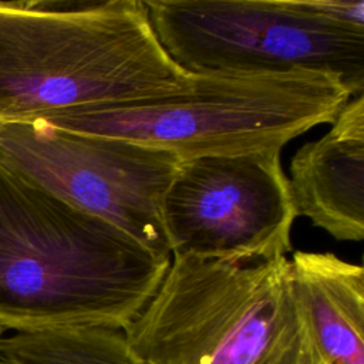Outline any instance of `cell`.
<instances>
[{
  "mask_svg": "<svg viewBox=\"0 0 364 364\" xmlns=\"http://www.w3.org/2000/svg\"><path fill=\"white\" fill-rule=\"evenodd\" d=\"M287 179L297 216L337 240H363L364 94L343 107L323 136L293 155Z\"/></svg>",
  "mask_w": 364,
  "mask_h": 364,
  "instance_id": "ba28073f",
  "label": "cell"
},
{
  "mask_svg": "<svg viewBox=\"0 0 364 364\" xmlns=\"http://www.w3.org/2000/svg\"><path fill=\"white\" fill-rule=\"evenodd\" d=\"M171 263L0 165V327L127 328Z\"/></svg>",
  "mask_w": 364,
  "mask_h": 364,
  "instance_id": "6da1fadb",
  "label": "cell"
},
{
  "mask_svg": "<svg viewBox=\"0 0 364 364\" xmlns=\"http://www.w3.org/2000/svg\"><path fill=\"white\" fill-rule=\"evenodd\" d=\"M1 337H3V328L0 327V338H1Z\"/></svg>",
  "mask_w": 364,
  "mask_h": 364,
  "instance_id": "8fae6325",
  "label": "cell"
},
{
  "mask_svg": "<svg viewBox=\"0 0 364 364\" xmlns=\"http://www.w3.org/2000/svg\"><path fill=\"white\" fill-rule=\"evenodd\" d=\"M179 162L164 149L41 121L0 124V165L164 256L161 208Z\"/></svg>",
  "mask_w": 364,
  "mask_h": 364,
  "instance_id": "8992f818",
  "label": "cell"
},
{
  "mask_svg": "<svg viewBox=\"0 0 364 364\" xmlns=\"http://www.w3.org/2000/svg\"><path fill=\"white\" fill-rule=\"evenodd\" d=\"M166 54L189 74L313 71L364 91V30L321 14L317 0H144Z\"/></svg>",
  "mask_w": 364,
  "mask_h": 364,
  "instance_id": "5b68a950",
  "label": "cell"
},
{
  "mask_svg": "<svg viewBox=\"0 0 364 364\" xmlns=\"http://www.w3.org/2000/svg\"><path fill=\"white\" fill-rule=\"evenodd\" d=\"M289 269L321 364H364V269L303 250L291 255Z\"/></svg>",
  "mask_w": 364,
  "mask_h": 364,
  "instance_id": "9c48e42d",
  "label": "cell"
},
{
  "mask_svg": "<svg viewBox=\"0 0 364 364\" xmlns=\"http://www.w3.org/2000/svg\"><path fill=\"white\" fill-rule=\"evenodd\" d=\"M144 0L0 1V124L191 87Z\"/></svg>",
  "mask_w": 364,
  "mask_h": 364,
  "instance_id": "7a4b0ae2",
  "label": "cell"
},
{
  "mask_svg": "<svg viewBox=\"0 0 364 364\" xmlns=\"http://www.w3.org/2000/svg\"><path fill=\"white\" fill-rule=\"evenodd\" d=\"M124 333L145 364H321L293 294L287 256H173Z\"/></svg>",
  "mask_w": 364,
  "mask_h": 364,
  "instance_id": "3957f363",
  "label": "cell"
},
{
  "mask_svg": "<svg viewBox=\"0 0 364 364\" xmlns=\"http://www.w3.org/2000/svg\"><path fill=\"white\" fill-rule=\"evenodd\" d=\"M0 364H145L124 330L54 327L0 338Z\"/></svg>",
  "mask_w": 364,
  "mask_h": 364,
  "instance_id": "30bf717a",
  "label": "cell"
},
{
  "mask_svg": "<svg viewBox=\"0 0 364 364\" xmlns=\"http://www.w3.org/2000/svg\"><path fill=\"white\" fill-rule=\"evenodd\" d=\"M351 95L330 74H193L189 88L149 100L88 105L38 119L51 127L148 145L181 159L282 151L331 124Z\"/></svg>",
  "mask_w": 364,
  "mask_h": 364,
  "instance_id": "277c9868",
  "label": "cell"
},
{
  "mask_svg": "<svg viewBox=\"0 0 364 364\" xmlns=\"http://www.w3.org/2000/svg\"><path fill=\"white\" fill-rule=\"evenodd\" d=\"M161 215L172 256L223 262L284 257L297 218L273 149L181 159Z\"/></svg>",
  "mask_w": 364,
  "mask_h": 364,
  "instance_id": "52a82bcc",
  "label": "cell"
}]
</instances>
